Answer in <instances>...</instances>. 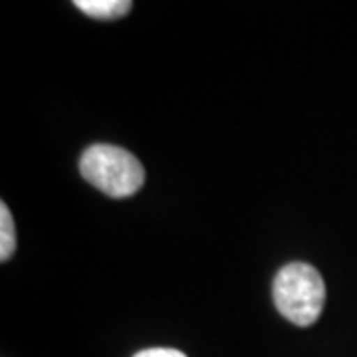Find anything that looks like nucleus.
I'll use <instances>...</instances> for the list:
<instances>
[{"mask_svg":"<svg viewBox=\"0 0 357 357\" xmlns=\"http://www.w3.org/2000/svg\"><path fill=\"white\" fill-rule=\"evenodd\" d=\"M74 6L98 20H114L131 10L129 0H76Z\"/></svg>","mask_w":357,"mask_h":357,"instance_id":"3","label":"nucleus"},{"mask_svg":"<svg viewBox=\"0 0 357 357\" xmlns=\"http://www.w3.org/2000/svg\"><path fill=\"white\" fill-rule=\"evenodd\" d=\"M274 304L294 326L316 324L326 304V282L306 262L286 264L274 278Z\"/></svg>","mask_w":357,"mask_h":357,"instance_id":"1","label":"nucleus"},{"mask_svg":"<svg viewBox=\"0 0 357 357\" xmlns=\"http://www.w3.org/2000/svg\"><path fill=\"white\" fill-rule=\"evenodd\" d=\"M16 248V229L8 206L0 204V260L6 262L14 255Z\"/></svg>","mask_w":357,"mask_h":357,"instance_id":"4","label":"nucleus"},{"mask_svg":"<svg viewBox=\"0 0 357 357\" xmlns=\"http://www.w3.org/2000/svg\"><path fill=\"white\" fill-rule=\"evenodd\" d=\"M82 177L114 199H126L139 191L145 183L141 161L115 145H91L79 159Z\"/></svg>","mask_w":357,"mask_h":357,"instance_id":"2","label":"nucleus"},{"mask_svg":"<svg viewBox=\"0 0 357 357\" xmlns=\"http://www.w3.org/2000/svg\"><path fill=\"white\" fill-rule=\"evenodd\" d=\"M133 357H187L178 349H171V347H151V349H143Z\"/></svg>","mask_w":357,"mask_h":357,"instance_id":"5","label":"nucleus"}]
</instances>
